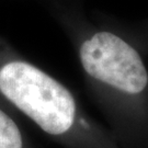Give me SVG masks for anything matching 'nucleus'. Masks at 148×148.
I'll use <instances>...</instances> for the list:
<instances>
[{
	"instance_id": "1",
	"label": "nucleus",
	"mask_w": 148,
	"mask_h": 148,
	"mask_svg": "<svg viewBox=\"0 0 148 148\" xmlns=\"http://www.w3.org/2000/svg\"><path fill=\"white\" fill-rule=\"evenodd\" d=\"M71 43L86 87L119 148H148V66L145 55L87 0H45Z\"/></svg>"
},
{
	"instance_id": "2",
	"label": "nucleus",
	"mask_w": 148,
	"mask_h": 148,
	"mask_svg": "<svg viewBox=\"0 0 148 148\" xmlns=\"http://www.w3.org/2000/svg\"><path fill=\"white\" fill-rule=\"evenodd\" d=\"M0 104L66 148H119L109 128L54 76L0 36Z\"/></svg>"
},
{
	"instance_id": "3",
	"label": "nucleus",
	"mask_w": 148,
	"mask_h": 148,
	"mask_svg": "<svg viewBox=\"0 0 148 148\" xmlns=\"http://www.w3.org/2000/svg\"><path fill=\"white\" fill-rule=\"evenodd\" d=\"M0 148H33L19 117L0 104Z\"/></svg>"
},
{
	"instance_id": "4",
	"label": "nucleus",
	"mask_w": 148,
	"mask_h": 148,
	"mask_svg": "<svg viewBox=\"0 0 148 148\" xmlns=\"http://www.w3.org/2000/svg\"><path fill=\"white\" fill-rule=\"evenodd\" d=\"M103 16L111 27L130 40L145 56H148V18L140 21H125L104 12Z\"/></svg>"
},
{
	"instance_id": "5",
	"label": "nucleus",
	"mask_w": 148,
	"mask_h": 148,
	"mask_svg": "<svg viewBox=\"0 0 148 148\" xmlns=\"http://www.w3.org/2000/svg\"><path fill=\"white\" fill-rule=\"evenodd\" d=\"M40 1H42V2H44V1H45V0H40Z\"/></svg>"
}]
</instances>
